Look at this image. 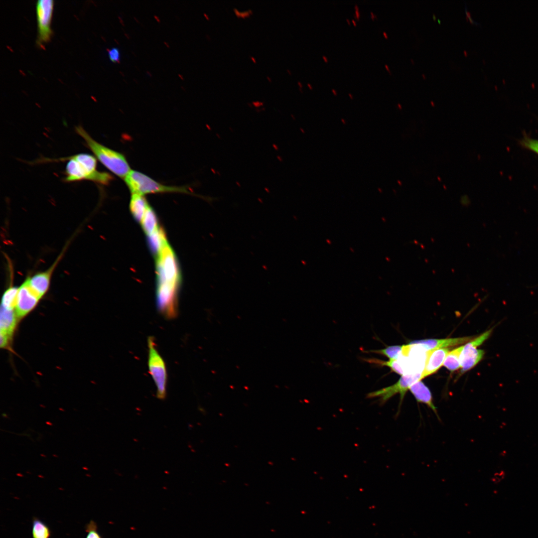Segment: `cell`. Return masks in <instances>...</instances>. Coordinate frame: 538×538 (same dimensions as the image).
<instances>
[{
    "instance_id": "obj_1",
    "label": "cell",
    "mask_w": 538,
    "mask_h": 538,
    "mask_svg": "<svg viewBox=\"0 0 538 538\" xmlns=\"http://www.w3.org/2000/svg\"><path fill=\"white\" fill-rule=\"evenodd\" d=\"M158 311L165 318L173 319L178 314V292L180 280L175 254L167 242L156 256Z\"/></svg>"
},
{
    "instance_id": "obj_2",
    "label": "cell",
    "mask_w": 538,
    "mask_h": 538,
    "mask_svg": "<svg viewBox=\"0 0 538 538\" xmlns=\"http://www.w3.org/2000/svg\"><path fill=\"white\" fill-rule=\"evenodd\" d=\"M95 156L87 153H79L60 158L59 161L68 160L65 168L64 181L67 182L88 180L107 185L113 180L110 174L99 171L97 169Z\"/></svg>"
},
{
    "instance_id": "obj_3",
    "label": "cell",
    "mask_w": 538,
    "mask_h": 538,
    "mask_svg": "<svg viewBox=\"0 0 538 538\" xmlns=\"http://www.w3.org/2000/svg\"><path fill=\"white\" fill-rule=\"evenodd\" d=\"M75 131L85 140L95 156L111 172L122 179H125L131 171L130 166L125 156L94 139L80 125L75 127Z\"/></svg>"
},
{
    "instance_id": "obj_4",
    "label": "cell",
    "mask_w": 538,
    "mask_h": 538,
    "mask_svg": "<svg viewBox=\"0 0 538 538\" xmlns=\"http://www.w3.org/2000/svg\"><path fill=\"white\" fill-rule=\"evenodd\" d=\"M124 180L132 194L144 195L161 193H190L186 187L163 185L136 170H131Z\"/></svg>"
},
{
    "instance_id": "obj_5",
    "label": "cell",
    "mask_w": 538,
    "mask_h": 538,
    "mask_svg": "<svg viewBox=\"0 0 538 538\" xmlns=\"http://www.w3.org/2000/svg\"><path fill=\"white\" fill-rule=\"evenodd\" d=\"M148 371L156 387V397L164 400L166 396L167 375L165 362L158 353L154 339H147Z\"/></svg>"
},
{
    "instance_id": "obj_6",
    "label": "cell",
    "mask_w": 538,
    "mask_h": 538,
    "mask_svg": "<svg viewBox=\"0 0 538 538\" xmlns=\"http://www.w3.org/2000/svg\"><path fill=\"white\" fill-rule=\"evenodd\" d=\"M422 371L411 372L406 373L400 378L394 384L381 389L373 391L367 395L368 399L379 398V403L383 405L397 394L400 396L399 409L404 397L410 387L416 382L421 380Z\"/></svg>"
},
{
    "instance_id": "obj_7",
    "label": "cell",
    "mask_w": 538,
    "mask_h": 538,
    "mask_svg": "<svg viewBox=\"0 0 538 538\" xmlns=\"http://www.w3.org/2000/svg\"><path fill=\"white\" fill-rule=\"evenodd\" d=\"M492 331L491 328L485 331L463 346L460 357L461 374L473 368L482 360L485 352L477 347L489 338Z\"/></svg>"
},
{
    "instance_id": "obj_8",
    "label": "cell",
    "mask_w": 538,
    "mask_h": 538,
    "mask_svg": "<svg viewBox=\"0 0 538 538\" xmlns=\"http://www.w3.org/2000/svg\"><path fill=\"white\" fill-rule=\"evenodd\" d=\"M53 5L54 1L52 0H38L36 2L38 24L36 44L40 48H44V44L50 40L52 34L50 23Z\"/></svg>"
},
{
    "instance_id": "obj_9",
    "label": "cell",
    "mask_w": 538,
    "mask_h": 538,
    "mask_svg": "<svg viewBox=\"0 0 538 538\" xmlns=\"http://www.w3.org/2000/svg\"><path fill=\"white\" fill-rule=\"evenodd\" d=\"M41 298L32 289L26 278L19 286L15 311L18 320L31 312Z\"/></svg>"
},
{
    "instance_id": "obj_10",
    "label": "cell",
    "mask_w": 538,
    "mask_h": 538,
    "mask_svg": "<svg viewBox=\"0 0 538 538\" xmlns=\"http://www.w3.org/2000/svg\"><path fill=\"white\" fill-rule=\"evenodd\" d=\"M66 248L64 249L55 262L46 270L37 272L26 278L30 287L41 298L48 291L53 273L62 259Z\"/></svg>"
},
{
    "instance_id": "obj_11",
    "label": "cell",
    "mask_w": 538,
    "mask_h": 538,
    "mask_svg": "<svg viewBox=\"0 0 538 538\" xmlns=\"http://www.w3.org/2000/svg\"><path fill=\"white\" fill-rule=\"evenodd\" d=\"M473 339L472 337H463L447 339H429L414 340L409 342V345H415L423 350L445 348L447 347L456 346L468 342Z\"/></svg>"
},
{
    "instance_id": "obj_12",
    "label": "cell",
    "mask_w": 538,
    "mask_h": 538,
    "mask_svg": "<svg viewBox=\"0 0 538 538\" xmlns=\"http://www.w3.org/2000/svg\"><path fill=\"white\" fill-rule=\"evenodd\" d=\"M448 352L449 349L446 348L427 351L421 379L435 373L443 365Z\"/></svg>"
},
{
    "instance_id": "obj_13",
    "label": "cell",
    "mask_w": 538,
    "mask_h": 538,
    "mask_svg": "<svg viewBox=\"0 0 538 538\" xmlns=\"http://www.w3.org/2000/svg\"><path fill=\"white\" fill-rule=\"evenodd\" d=\"M18 320L15 310L0 306V335L11 340Z\"/></svg>"
},
{
    "instance_id": "obj_14",
    "label": "cell",
    "mask_w": 538,
    "mask_h": 538,
    "mask_svg": "<svg viewBox=\"0 0 538 538\" xmlns=\"http://www.w3.org/2000/svg\"><path fill=\"white\" fill-rule=\"evenodd\" d=\"M409 390L418 403L426 405L438 416L431 393L429 388L421 380L413 384Z\"/></svg>"
},
{
    "instance_id": "obj_15",
    "label": "cell",
    "mask_w": 538,
    "mask_h": 538,
    "mask_svg": "<svg viewBox=\"0 0 538 538\" xmlns=\"http://www.w3.org/2000/svg\"><path fill=\"white\" fill-rule=\"evenodd\" d=\"M148 206L149 205L143 195L132 194L130 209L133 216L139 223Z\"/></svg>"
},
{
    "instance_id": "obj_16",
    "label": "cell",
    "mask_w": 538,
    "mask_h": 538,
    "mask_svg": "<svg viewBox=\"0 0 538 538\" xmlns=\"http://www.w3.org/2000/svg\"><path fill=\"white\" fill-rule=\"evenodd\" d=\"M140 223L147 236L151 235L159 228L155 213L149 205Z\"/></svg>"
},
{
    "instance_id": "obj_17",
    "label": "cell",
    "mask_w": 538,
    "mask_h": 538,
    "mask_svg": "<svg viewBox=\"0 0 538 538\" xmlns=\"http://www.w3.org/2000/svg\"><path fill=\"white\" fill-rule=\"evenodd\" d=\"M11 283L3 294L0 306L9 309L15 310L19 287L13 285Z\"/></svg>"
},
{
    "instance_id": "obj_18",
    "label": "cell",
    "mask_w": 538,
    "mask_h": 538,
    "mask_svg": "<svg viewBox=\"0 0 538 538\" xmlns=\"http://www.w3.org/2000/svg\"><path fill=\"white\" fill-rule=\"evenodd\" d=\"M463 348V346H460L447 354L443 365L450 371H455L461 367L460 357Z\"/></svg>"
},
{
    "instance_id": "obj_19",
    "label": "cell",
    "mask_w": 538,
    "mask_h": 538,
    "mask_svg": "<svg viewBox=\"0 0 538 538\" xmlns=\"http://www.w3.org/2000/svg\"><path fill=\"white\" fill-rule=\"evenodd\" d=\"M148 243L151 251L156 255L167 242L163 231L159 228L151 235L147 236Z\"/></svg>"
},
{
    "instance_id": "obj_20",
    "label": "cell",
    "mask_w": 538,
    "mask_h": 538,
    "mask_svg": "<svg viewBox=\"0 0 538 538\" xmlns=\"http://www.w3.org/2000/svg\"><path fill=\"white\" fill-rule=\"evenodd\" d=\"M32 538H50L51 531L48 526L37 517L32 519Z\"/></svg>"
},
{
    "instance_id": "obj_21",
    "label": "cell",
    "mask_w": 538,
    "mask_h": 538,
    "mask_svg": "<svg viewBox=\"0 0 538 538\" xmlns=\"http://www.w3.org/2000/svg\"><path fill=\"white\" fill-rule=\"evenodd\" d=\"M366 361L381 366L388 367L392 371L402 376L406 374L403 364L398 358L389 360L387 361L373 358L366 359Z\"/></svg>"
},
{
    "instance_id": "obj_22",
    "label": "cell",
    "mask_w": 538,
    "mask_h": 538,
    "mask_svg": "<svg viewBox=\"0 0 538 538\" xmlns=\"http://www.w3.org/2000/svg\"><path fill=\"white\" fill-rule=\"evenodd\" d=\"M404 345H392L379 350H372L366 352L374 353L385 356L390 360L397 359L402 353Z\"/></svg>"
},
{
    "instance_id": "obj_23",
    "label": "cell",
    "mask_w": 538,
    "mask_h": 538,
    "mask_svg": "<svg viewBox=\"0 0 538 538\" xmlns=\"http://www.w3.org/2000/svg\"><path fill=\"white\" fill-rule=\"evenodd\" d=\"M519 143L522 147L538 155V140L532 138L527 135H524L522 139L519 141Z\"/></svg>"
},
{
    "instance_id": "obj_24",
    "label": "cell",
    "mask_w": 538,
    "mask_h": 538,
    "mask_svg": "<svg viewBox=\"0 0 538 538\" xmlns=\"http://www.w3.org/2000/svg\"><path fill=\"white\" fill-rule=\"evenodd\" d=\"M85 530L87 533L86 538H102L98 532L97 524L93 520H91L86 524Z\"/></svg>"
},
{
    "instance_id": "obj_25",
    "label": "cell",
    "mask_w": 538,
    "mask_h": 538,
    "mask_svg": "<svg viewBox=\"0 0 538 538\" xmlns=\"http://www.w3.org/2000/svg\"><path fill=\"white\" fill-rule=\"evenodd\" d=\"M108 56L110 60L114 62H119L120 60V52L118 48L113 47L108 50Z\"/></svg>"
},
{
    "instance_id": "obj_26",
    "label": "cell",
    "mask_w": 538,
    "mask_h": 538,
    "mask_svg": "<svg viewBox=\"0 0 538 538\" xmlns=\"http://www.w3.org/2000/svg\"><path fill=\"white\" fill-rule=\"evenodd\" d=\"M355 13L357 18L359 19L360 16V13L359 12V10H355Z\"/></svg>"
},
{
    "instance_id": "obj_27",
    "label": "cell",
    "mask_w": 538,
    "mask_h": 538,
    "mask_svg": "<svg viewBox=\"0 0 538 538\" xmlns=\"http://www.w3.org/2000/svg\"><path fill=\"white\" fill-rule=\"evenodd\" d=\"M371 18H372V19H374V18H375V17L376 18H377V16H376V15H375V14H374V13H373V12H372V11H371Z\"/></svg>"
},
{
    "instance_id": "obj_28",
    "label": "cell",
    "mask_w": 538,
    "mask_h": 538,
    "mask_svg": "<svg viewBox=\"0 0 538 538\" xmlns=\"http://www.w3.org/2000/svg\"><path fill=\"white\" fill-rule=\"evenodd\" d=\"M385 66L386 68L387 69V70L388 71V72L390 73V74H391V72L390 71V69L389 68L387 64H385Z\"/></svg>"
},
{
    "instance_id": "obj_29",
    "label": "cell",
    "mask_w": 538,
    "mask_h": 538,
    "mask_svg": "<svg viewBox=\"0 0 538 538\" xmlns=\"http://www.w3.org/2000/svg\"><path fill=\"white\" fill-rule=\"evenodd\" d=\"M322 58H323V59L324 60V61H325V62H327V61H328V59H327V58L326 57H325V56H322Z\"/></svg>"
},
{
    "instance_id": "obj_30",
    "label": "cell",
    "mask_w": 538,
    "mask_h": 538,
    "mask_svg": "<svg viewBox=\"0 0 538 538\" xmlns=\"http://www.w3.org/2000/svg\"><path fill=\"white\" fill-rule=\"evenodd\" d=\"M332 92L335 95H337V92L334 89H332Z\"/></svg>"
},
{
    "instance_id": "obj_31",
    "label": "cell",
    "mask_w": 538,
    "mask_h": 538,
    "mask_svg": "<svg viewBox=\"0 0 538 538\" xmlns=\"http://www.w3.org/2000/svg\"><path fill=\"white\" fill-rule=\"evenodd\" d=\"M383 34L386 38H388V34L386 32H383Z\"/></svg>"
},
{
    "instance_id": "obj_32",
    "label": "cell",
    "mask_w": 538,
    "mask_h": 538,
    "mask_svg": "<svg viewBox=\"0 0 538 538\" xmlns=\"http://www.w3.org/2000/svg\"><path fill=\"white\" fill-rule=\"evenodd\" d=\"M355 10H359V7L358 6V5L357 4L355 5Z\"/></svg>"
},
{
    "instance_id": "obj_33",
    "label": "cell",
    "mask_w": 538,
    "mask_h": 538,
    "mask_svg": "<svg viewBox=\"0 0 538 538\" xmlns=\"http://www.w3.org/2000/svg\"><path fill=\"white\" fill-rule=\"evenodd\" d=\"M464 54L465 56H467L468 55L467 52L465 50L464 51Z\"/></svg>"
},
{
    "instance_id": "obj_34",
    "label": "cell",
    "mask_w": 538,
    "mask_h": 538,
    "mask_svg": "<svg viewBox=\"0 0 538 538\" xmlns=\"http://www.w3.org/2000/svg\"><path fill=\"white\" fill-rule=\"evenodd\" d=\"M352 22H353V23H354V24L355 25H356V21H355L354 19H352Z\"/></svg>"
},
{
    "instance_id": "obj_35",
    "label": "cell",
    "mask_w": 538,
    "mask_h": 538,
    "mask_svg": "<svg viewBox=\"0 0 538 538\" xmlns=\"http://www.w3.org/2000/svg\"><path fill=\"white\" fill-rule=\"evenodd\" d=\"M348 95H349V96H350V98H351V99H353V96H352V95L351 94H350V93H349V94H348Z\"/></svg>"
},
{
    "instance_id": "obj_36",
    "label": "cell",
    "mask_w": 538,
    "mask_h": 538,
    "mask_svg": "<svg viewBox=\"0 0 538 538\" xmlns=\"http://www.w3.org/2000/svg\"><path fill=\"white\" fill-rule=\"evenodd\" d=\"M432 16H433V18L434 19H436V16H435V15L434 14H433Z\"/></svg>"
},
{
    "instance_id": "obj_37",
    "label": "cell",
    "mask_w": 538,
    "mask_h": 538,
    "mask_svg": "<svg viewBox=\"0 0 538 538\" xmlns=\"http://www.w3.org/2000/svg\"><path fill=\"white\" fill-rule=\"evenodd\" d=\"M307 85H308V87H309V88H310V89H312V86H311V85H310L309 84H308Z\"/></svg>"
},
{
    "instance_id": "obj_38",
    "label": "cell",
    "mask_w": 538,
    "mask_h": 538,
    "mask_svg": "<svg viewBox=\"0 0 538 538\" xmlns=\"http://www.w3.org/2000/svg\"><path fill=\"white\" fill-rule=\"evenodd\" d=\"M346 20H347V21L348 22V23H349V24H350V22L349 21V19H348V18H347V19H346Z\"/></svg>"
},
{
    "instance_id": "obj_39",
    "label": "cell",
    "mask_w": 538,
    "mask_h": 538,
    "mask_svg": "<svg viewBox=\"0 0 538 538\" xmlns=\"http://www.w3.org/2000/svg\"><path fill=\"white\" fill-rule=\"evenodd\" d=\"M422 77H423V78H426V76H425V75H424V74H422Z\"/></svg>"
},
{
    "instance_id": "obj_40",
    "label": "cell",
    "mask_w": 538,
    "mask_h": 538,
    "mask_svg": "<svg viewBox=\"0 0 538 538\" xmlns=\"http://www.w3.org/2000/svg\"><path fill=\"white\" fill-rule=\"evenodd\" d=\"M430 103H431L432 105L434 106V103L433 102L431 101Z\"/></svg>"
},
{
    "instance_id": "obj_41",
    "label": "cell",
    "mask_w": 538,
    "mask_h": 538,
    "mask_svg": "<svg viewBox=\"0 0 538 538\" xmlns=\"http://www.w3.org/2000/svg\"><path fill=\"white\" fill-rule=\"evenodd\" d=\"M437 21H438V22L439 23H440V22H441V21H440V20L439 19H437Z\"/></svg>"
},
{
    "instance_id": "obj_42",
    "label": "cell",
    "mask_w": 538,
    "mask_h": 538,
    "mask_svg": "<svg viewBox=\"0 0 538 538\" xmlns=\"http://www.w3.org/2000/svg\"><path fill=\"white\" fill-rule=\"evenodd\" d=\"M398 106H399V107H400V109H401V108H402V107H401V105H400V104H398Z\"/></svg>"
},
{
    "instance_id": "obj_43",
    "label": "cell",
    "mask_w": 538,
    "mask_h": 538,
    "mask_svg": "<svg viewBox=\"0 0 538 538\" xmlns=\"http://www.w3.org/2000/svg\"><path fill=\"white\" fill-rule=\"evenodd\" d=\"M411 61L412 62V63H414V62H413V61L412 60V59H411Z\"/></svg>"
}]
</instances>
